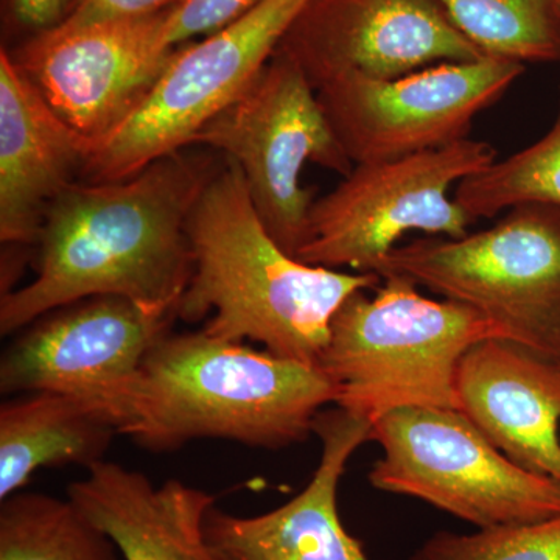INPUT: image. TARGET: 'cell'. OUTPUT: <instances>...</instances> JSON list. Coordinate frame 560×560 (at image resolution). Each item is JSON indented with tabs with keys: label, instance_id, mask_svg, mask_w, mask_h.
Segmentation results:
<instances>
[{
	"label": "cell",
	"instance_id": "ac0fdd59",
	"mask_svg": "<svg viewBox=\"0 0 560 560\" xmlns=\"http://www.w3.org/2000/svg\"><path fill=\"white\" fill-rule=\"evenodd\" d=\"M116 427L88 401L68 394H18L0 407V501L21 492L40 469L105 459Z\"/></svg>",
	"mask_w": 560,
	"mask_h": 560
},
{
	"label": "cell",
	"instance_id": "d4e9b609",
	"mask_svg": "<svg viewBox=\"0 0 560 560\" xmlns=\"http://www.w3.org/2000/svg\"><path fill=\"white\" fill-rule=\"evenodd\" d=\"M176 0H75L66 21L88 22L142 16L172 7Z\"/></svg>",
	"mask_w": 560,
	"mask_h": 560
},
{
	"label": "cell",
	"instance_id": "2e32d148",
	"mask_svg": "<svg viewBox=\"0 0 560 560\" xmlns=\"http://www.w3.org/2000/svg\"><path fill=\"white\" fill-rule=\"evenodd\" d=\"M94 147L58 117L35 84L0 51V241L39 242L51 202L83 175Z\"/></svg>",
	"mask_w": 560,
	"mask_h": 560
},
{
	"label": "cell",
	"instance_id": "30bf717a",
	"mask_svg": "<svg viewBox=\"0 0 560 560\" xmlns=\"http://www.w3.org/2000/svg\"><path fill=\"white\" fill-rule=\"evenodd\" d=\"M168 9L65 21L9 51L50 108L95 151L130 120L171 65L178 47L171 40Z\"/></svg>",
	"mask_w": 560,
	"mask_h": 560
},
{
	"label": "cell",
	"instance_id": "9c48e42d",
	"mask_svg": "<svg viewBox=\"0 0 560 560\" xmlns=\"http://www.w3.org/2000/svg\"><path fill=\"white\" fill-rule=\"evenodd\" d=\"M308 0H264L226 27L183 44L150 97L84 167L90 183L131 178L194 145L217 114L245 94Z\"/></svg>",
	"mask_w": 560,
	"mask_h": 560
},
{
	"label": "cell",
	"instance_id": "7c38bea8",
	"mask_svg": "<svg viewBox=\"0 0 560 560\" xmlns=\"http://www.w3.org/2000/svg\"><path fill=\"white\" fill-rule=\"evenodd\" d=\"M175 320L120 296L72 302L33 320L3 350L0 390L68 394L94 405L117 430L143 359Z\"/></svg>",
	"mask_w": 560,
	"mask_h": 560
},
{
	"label": "cell",
	"instance_id": "3957f363",
	"mask_svg": "<svg viewBox=\"0 0 560 560\" xmlns=\"http://www.w3.org/2000/svg\"><path fill=\"white\" fill-rule=\"evenodd\" d=\"M329 404L334 385L316 364L168 331L143 359L117 430L156 453L198 440L282 451L307 441Z\"/></svg>",
	"mask_w": 560,
	"mask_h": 560
},
{
	"label": "cell",
	"instance_id": "277c9868",
	"mask_svg": "<svg viewBox=\"0 0 560 560\" xmlns=\"http://www.w3.org/2000/svg\"><path fill=\"white\" fill-rule=\"evenodd\" d=\"M503 338L499 326L460 302L434 301L400 275L375 294L357 291L335 313L318 363L335 405L370 420L401 408L458 410L456 372L477 342Z\"/></svg>",
	"mask_w": 560,
	"mask_h": 560
},
{
	"label": "cell",
	"instance_id": "5bb4252c",
	"mask_svg": "<svg viewBox=\"0 0 560 560\" xmlns=\"http://www.w3.org/2000/svg\"><path fill=\"white\" fill-rule=\"evenodd\" d=\"M370 420L337 407L323 410L313 433L323 444L307 488L276 510L238 517L210 508L205 529L221 560H371L338 514V486L350 456L372 441Z\"/></svg>",
	"mask_w": 560,
	"mask_h": 560
},
{
	"label": "cell",
	"instance_id": "5b68a950",
	"mask_svg": "<svg viewBox=\"0 0 560 560\" xmlns=\"http://www.w3.org/2000/svg\"><path fill=\"white\" fill-rule=\"evenodd\" d=\"M375 275H400L469 305L540 359L560 366V210L526 205L489 230L418 238L386 254Z\"/></svg>",
	"mask_w": 560,
	"mask_h": 560
},
{
	"label": "cell",
	"instance_id": "7a4b0ae2",
	"mask_svg": "<svg viewBox=\"0 0 560 560\" xmlns=\"http://www.w3.org/2000/svg\"><path fill=\"white\" fill-rule=\"evenodd\" d=\"M194 272L176 319L201 323L219 340L260 342L265 350L316 364L335 313L357 291L377 289L375 272H340L304 264L265 230L241 167L213 173L187 220Z\"/></svg>",
	"mask_w": 560,
	"mask_h": 560
},
{
	"label": "cell",
	"instance_id": "8fae6325",
	"mask_svg": "<svg viewBox=\"0 0 560 560\" xmlns=\"http://www.w3.org/2000/svg\"><path fill=\"white\" fill-rule=\"evenodd\" d=\"M525 69L482 57L397 79L345 75L319 88L318 98L349 160L372 164L469 138L478 114L495 105Z\"/></svg>",
	"mask_w": 560,
	"mask_h": 560
},
{
	"label": "cell",
	"instance_id": "4fadbf2b",
	"mask_svg": "<svg viewBox=\"0 0 560 560\" xmlns=\"http://www.w3.org/2000/svg\"><path fill=\"white\" fill-rule=\"evenodd\" d=\"M278 51L316 91L345 75L397 79L486 57L434 0H308Z\"/></svg>",
	"mask_w": 560,
	"mask_h": 560
},
{
	"label": "cell",
	"instance_id": "ba28073f",
	"mask_svg": "<svg viewBox=\"0 0 560 560\" xmlns=\"http://www.w3.org/2000/svg\"><path fill=\"white\" fill-rule=\"evenodd\" d=\"M495 160L490 143L467 138L438 150L355 165L313 202L308 241L296 259L330 270L372 272L408 232L464 237L477 220L451 197L452 187Z\"/></svg>",
	"mask_w": 560,
	"mask_h": 560
},
{
	"label": "cell",
	"instance_id": "6da1fadb",
	"mask_svg": "<svg viewBox=\"0 0 560 560\" xmlns=\"http://www.w3.org/2000/svg\"><path fill=\"white\" fill-rule=\"evenodd\" d=\"M217 171L212 156L184 149L131 178L73 183L47 210L36 278L0 301L2 337L92 296L176 316L194 272L187 220Z\"/></svg>",
	"mask_w": 560,
	"mask_h": 560
},
{
	"label": "cell",
	"instance_id": "d6986e66",
	"mask_svg": "<svg viewBox=\"0 0 560 560\" xmlns=\"http://www.w3.org/2000/svg\"><path fill=\"white\" fill-rule=\"evenodd\" d=\"M0 503V560H119L114 541L69 497L18 492Z\"/></svg>",
	"mask_w": 560,
	"mask_h": 560
},
{
	"label": "cell",
	"instance_id": "cb8c5ba5",
	"mask_svg": "<svg viewBox=\"0 0 560 560\" xmlns=\"http://www.w3.org/2000/svg\"><path fill=\"white\" fill-rule=\"evenodd\" d=\"M75 0H5L7 22L27 38L68 20Z\"/></svg>",
	"mask_w": 560,
	"mask_h": 560
},
{
	"label": "cell",
	"instance_id": "8992f818",
	"mask_svg": "<svg viewBox=\"0 0 560 560\" xmlns=\"http://www.w3.org/2000/svg\"><path fill=\"white\" fill-rule=\"evenodd\" d=\"M372 488L425 501L480 529L560 515V482L512 463L453 408L416 407L374 423Z\"/></svg>",
	"mask_w": 560,
	"mask_h": 560
},
{
	"label": "cell",
	"instance_id": "44dd1931",
	"mask_svg": "<svg viewBox=\"0 0 560 560\" xmlns=\"http://www.w3.org/2000/svg\"><path fill=\"white\" fill-rule=\"evenodd\" d=\"M453 198L477 221L526 205L560 210V106L544 138L460 180Z\"/></svg>",
	"mask_w": 560,
	"mask_h": 560
},
{
	"label": "cell",
	"instance_id": "603a6c76",
	"mask_svg": "<svg viewBox=\"0 0 560 560\" xmlns=\"http://www.w3.org/2000/svg\"><path fill=\"white\" fill-rule=\"evenodd\" d=\"M264 0H176L168 9L173 46L206 38L248 13Z\"/></svg>",
	"mask_w": 560,
	"mask_h": 560
},
{
	"label": "cell",
	"instance_id": "52a82bcc",
	"mask_svg": "<svg viewBox=\"0 0 560 560\" xmlns=\"http://www.w3.org/2000/svg\"><path fill=\"white\" fill-rule=\"evenodd\" d=\"M194 145H206L241 167L268 234L298 257L308 241L315 189L302 186L305 164L348 176L355 164L342 150L300 66L276 51L245 94L205 125Z\"/></svg>",
	"mask_w": 560,
	"mask_h": 560
},
{
	"label": "cell",
	"instance_id": "7402d4cb",
	"mask_svg": "<svg viewBox=\"0 0 560 560\" xmlns=\"http://www.w3.org/2000/svg\"><path fill=\"white\" fill-rule=\"evenodd\" d=\"M411 560H560V515L474 534L438 533Z\"/></svg>",
	"mask_w": 560,
	"mask_h": 560
},
{
	"label": "cell",
	"instance_id": "ffe728a7",
	"mask_svg": "<svg viewBox=\"0 0 560 560\" xmlns=\"http://www.w3.org/2000/svg\"><path fill=\"white\" fill-rule=\"evenodd\" d=\"M434 2L486 57L560 65V0Z\"/></svg>",
	"mask_w": 560,
	"mask_h": 560
},
{
	"label": "cell",
	"instance_id": "e0dca14e",
	"mask_svg": "<svg viewBox=\"0 0 560 560\" xmlns=\"http://www.w3.org/2000/svg\"><path fill=\"white\" fill-rule=\"evenodd\" d=\"M68 497L101 528L124 560H221L206 537L215 495L186 482L154 486L145 474L113 460L92 464Z\"/></svg>",
	"mask_w": 560,
	"mask_h": 560
},
{
	"label": "cell",
	"instance_id": "9a60e30c",
	"mask_svg": "<svg viewBox=\"0 0 560 560\" xmlns=\"http://www.w3.org/2000/svg\"><path fill=\"white\" fill-rule=\"evenodd\" d=\"M458 411L512 463L560 482V366L490 338L456 372Z\"/></svg>",
	"mask_w": 560,
	"mask_h": 560
}]
</instances>
